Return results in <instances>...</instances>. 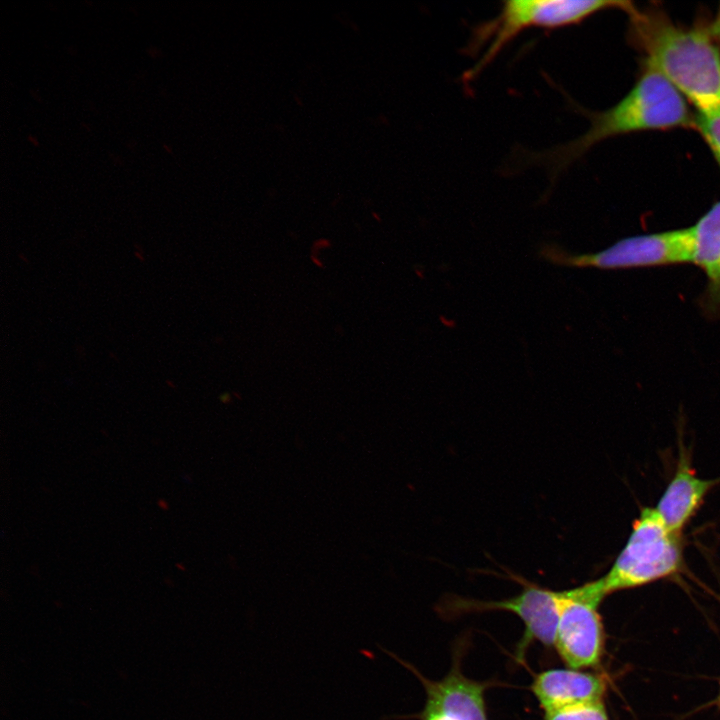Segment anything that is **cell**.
Returning a JSON list of instances; mask_svg holds the SVG:
<instances>
[{
    "label": "cell",
    "mask_w": 720,
    "mask_h": 720,
    "mask_svg": "<svg viewBox=\"0 0 720 720\" xmlns=\"http://www.w3.org/2000/svg\"><path fill=\"white\" fill-rule=\"evenodd\" d=\"M694 260L706 275L703 303L706 312L720 316V201L692 226Z\"/></svg>",
    "instance_id": "11"
},
{
    "label": "cell",
    "mask_w": 720,
    "mask_h": 720,
    "mask_svg": "<svg viewBox=\"0 0 720 720\" xmlns=\"http://www.w3.org/2000/svg\"><path fill=\"white\" fill-rule=\"evenodd\" d=\"M544 712L603 701L605 680L573 668H553L535 675L530 686Z\"/></svg>",
    "instance_id": "9"
},
{
    "label": "cell",
    "mask_w": 720,
    "mask_h": 720,
    "mask_svg": "<svg viewBox=\"0 0 720 720\" xmlns=\"http://www.w3.org/2000/svg\"><path fill=\"white\" fill-rule=\"evenodd\" d=\"M718 483L720 478H700L687 453L681 450L675 472L654 508L671 531L681 534L708 492Z\"/></svg>",
    "instance_id": "10"
},
{
    "label": "cell",
    "mask_w": 720,
    "mask_h": 720,
    "mask_svg": "<svg viewBox=\"0 0 720 720\" xmlns=\"http://www.w3.org/2000/svg\"><path fill=\"white\" fill-rule=\"evenodd\" d=\"M543 720H609L603 701L544 712Z\"/></svg>",
    "instance_id": "12"
},
{
    "label": "cell",
    "mask_w": 720,
    "mask_h": 720,
    "mask_svg": "<svg viewBox=\"0 0 720 720\" xmlns=\"http://www.w3.org/2000/svg\"><path fill=\"white\" fill-rule=\"evenodd\" d=\"M626 13L646 67L663 75L697 115L720 116V50L710 31L680 26L661 11L633 4Z\"/></svg>",
    "instance_id": "1"
},
{
    "label": "cell",
    "mask_w": 720,
    "mask_h": 720,
    "mask_svg": "<svg viewBox=\"0 0 720 720\" xmlns=\"http://www.w3.org/2000/svg\"><path fill=\"white\" fill-rule=\"evenodd\" d=\"M606 596L601 578L561 591L553 647L569 668L581 670L599 664L604 631L598 606Z\"/></svg>",
    "instance_id": "6"
},
{
    "label": "cell",
    "mask_w": 720,
    "mask_h": 720,
    "mask_svg": "<svg viewBox=\"0 0 720 720\" xmlns=\"http://www.w3.org/2000/svg\"><path fill=\"white\" fill-rule=\"evenodd\" d=\"M175 566H176V568H178V570H180V571H184V570H185V565H184L183 563H179V562H178V563L175 564Z\"/></svg>",
    "instance_id": "16"
},
{
    "label": "cell",
    "mask_w": 720,
    "mask_h": 720,
    "mask_svg": "<svg viewBox=\"0 0 720 720\" xmlns=\"http://www.w3.org/2000/svg\"><path fill=\"white\" fill-rule=\"evenodd\" d=\"M538 255L554 265L575 268L626 269L693 263L694 237L691 226L623 238L595 253L574 254L545 243Z\"/></svg>",
    "instance_id": "5"
},
{
    "label": "cell",
    "mask_w": 720,
    "mask_h": 720,
    "mask_svg": "<svg viewBox=\"0 0 720 720\" xmlns=\"http://www.w3.org/2000/svg\"><path fill=\"white\" fill-rule=\"evenodd\" d=\"M606 0H509L499 13L472 28L465 51L481 55L463 74V81L475 79L521 32L530 28L557 29L583 22L595 13L613 9Z\"/></svg>",
    "instance_id": "3"
},
{
    "label": "cell",
    "mask_w": 720,
    "mask_h": 720,
    "mask_svg": "<svg viewBox=\"0 0 720 720\" xmlns=\"http://www.w3.org/2000/svg\"><path fill=\"white\" fill-rule=\"evenodd\" d=\"M694 128L710 148L720 168V116L707 118L696 114Z\"/></svg>",
    "instance_id": "13"
},
{
    "label": "cell",
    "mask_w": 720,
    "mask_h": 720,
    "mask_svg": "<svg viewBox=\"0 0 720 720\" xmlns=\"http://www.w3.org/2000/svg\"><path fill=\"white\" fill-rule=\"evenodd\" d=\"M517 595L502 600H473L454 596L446 600L445 608L453 613L506 611L518 616L524 624V634L518 647V657L531 641L553 646L560 613L561 591L522 582Z\"/></svg>",
    "instance_id": "7"
},
{
    "label": "cell",
    "mask_w": 720,
    "mask_h": 720,
    "mask_svg": "<svg viewBox=\"0 0 720 720\" xmlns=\"http://www.w3.org/2000/svg\"><path fill=\"white\" fill-rule=\"evenodd\" d=\"M156 504L161 510H164V511H166L170 508L168 501L165 500L164 498H158L156 501Z\"/></svg>",
    "instance_id": "15"
},
{
    "label": "cell",
    "mask_w": 720,
    "mask_h": 720,
    "mask_svg": "<svg viewBox=\"0 0 720 720\" xmlns=\"http://www.w3.org/2000/svg\"><path fill=\"white\" fill-rule=\"evenodd\" d=\"M683 564L681 534L671 531L654 507H645L634 521L625 546L601 579L608 595L670 577Z\"/></svg>",
    "instance_id": "4"
},
{
    "label": "cell",
    "mask_w": 720,
    "mask_h": 720,
    "mask_svg": "<svg viewBox=\"0 0 720 720\" xmlns=\"http://www.w3.org/2000/svg\"><path fill=\"white\" fill-rule=\"evenodd\" d=\"M399 663L417 675L424 686V708L416 716L419 720H488L485 690L487 685L465 676L458 662L439 680H429L410 663L396 657Z\"/></svg>",
    "instance_id": "8"
},
{
    "label": "cell",
    "mask_w": 720,
    "mask_h": 720,
    "mask_svg": "<svg viewBox=\"0 0 720 720\" xmlns=\"http://www.w3.org/2000/svg\"><path fill=\"white\" fill-rule=\"evenodd\" d=\"M588 117L591 125L583 135L543 152L528 153L524 161L544 166L554 178L603 140L639 131L694 128L695 123L682 94L650 67L617 104Z\"/></svg>",
    "instance_id": "2"
},
{
    "label": "cell",
    "mask_w": 720,
    "mask_h": 720,
    "mask_svg": "<svg viewBox=\"0 0 720 720\" xmlns=\"http://www.w3.org/2000/svg\"><path fill=\"white\" fill-rule=\"evenodd\" d=\"M709 31L716 40L720 41V8Z\"/></svg>",
    "instance_id": "14"
}]
</instances>
